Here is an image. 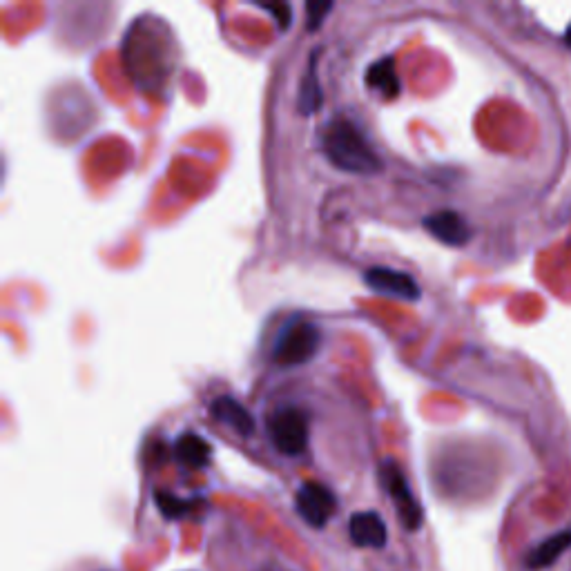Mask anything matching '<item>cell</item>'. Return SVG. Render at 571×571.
Wrapping results in <instances>:
<instances>
[{
	"label": "cell",
	"mask_w": 571,
	"mask_h": 571,
	"mask_svg": "<svg viewBox=\"0 0 571 571\" xmlns=\"http://www.w3.org/2000/svg\"><path fill=\"white\" fill-rule=\"evenodd\" d=\"M324 94H322V85L317 81V72H315V56L308 63L306 76L302 79V90H299V112L311 116L315 114L319 108H322Z\"/></svg>",
	"instance_id": "4fadbf2b"
},
{
	"label": "cell",
	"mask_w": 571,
	"mask_h": 571,
	"mask_svg": "<svg viewBox=\"0 0 571 571\" xmlns=\"http://www.w3.org/2000/svg\"><path fill=\"white\" fill-rule=\"evenodd\" d=\"M364 282L371 290H375V293L404 299V302H418L422 297V290L418 282H415V277L395 268L373 266L364 273Z\"/></svg>",
	"instance_id": "8992f818"
},
{
	"label": "cell",
	"mask_w": 571,
	"mask_h": 571,
	"mask_svg": "<svg viewBox=\"0 0 571 571\" xmlns=\"http://www.w3.org/2000/svg\"><path fill=\"white\" fill-rule=\"evenodd\" d=\"M322 148L328 161L337 170L351 174H375L382 170V159L377 157L371 141L344 116H335L322 132Z\"/></svg>",
	"instance_id": "6da1fadb"
},
{
	"label": "cell",
	"mask_w": 571,
	"mask_h": 571,
	"mask_svg": "<svg viewBox=\"0 0 571 571\" xmlns=\"http://www.w3.org/2000/svg\"><path fill=\"white\" fill-rule=\"evenodd\" d=\"M565 43H567V47H571V23L565 29Z\"/></svg>",
	"instance_id": "e0dca14e"
},
{
	"label": "cell",
	"mask_w": 571,
	"mask_h": 571,
	"mask_svg": "<svg viewBox=\"0 0 571 571\" xmlns=\"http://www.w3.org/2000/svg\"><path fill=\"white\" fill-rule=\"evenodd\" d=\"M322 344V333L313 322H290L273 346V360L279 366L311 362Z\"/></svg>",
	"instance_id": "7a4b0ae2"
},
{
	"label": "cell",
	"mask_w": 571,
	"mask_h": 571,
	"mask_svg": "<svg viewBox=\"0 0 571 571\" xmlns=\"http://www.w3.org/2000/svg\"><path fill=\"white\" fill-rule=\"evenodd\" d=\"M348 536L351 543L360 549H380L389 540V531H386V522L375 511H360L353 514L348 522Z\"/></svg>",
	"instance_id": "ba28073f"
},
{
	"label": "cell",
	"mask_w": 571,
	"mask_h": 571,
	"mask_svg": "<svg viewBox=\"0 0 571 571\" xmlns=\"http://www.w3.org/2000/svg\"><path fill=\"white\" fill-rule=\"evenodd\" d=\"M422 226L431 232V237H435L442 244H447L451 248H462L469 244L471 239V226L467 224L460 212L456 210H440L433 212V215L424 217Z\"/></svg>",
	"instance_id": "52a82bcc"
},
{
	"label": "cell",
	"mask_w": 571,
	"mask_h": 571,
	"mask_svg": "<svg viewBox=\"0 0 571 571\" xmlns=\"http://www.w3.org/2000/svg\"><path fill=\"white\" fill-rule=\"evenodd\" d=\"M295 509L315 529H324L337 509L335 493L322 482H304L295 496Z\"/></svg>",
	"instance_id": "5b68a950"
},
{
	"label": "cell",
	"mask_w": 571,
	"mask_h": 571,
	"mask_svg": "<svg viewBox=\"0 0 571 571\" xmlns=\"http://www.w3.org/2000/svg\"><path fill=\"white\" fill-rule=\"evenodd\" d=\"M154 502H157L159 511L168 520H179L199 505V500H183V498L172 496V493L168 491H154Z\"/></svg>",
	"instance_id": "5bb4252c"
},
{
	"label": "cell",
	"mask_w": 571,
	"mask_h": 571,
	"mask_svg": "<svg viewBox=\"0 0 571 571\" xmlns=\"http://www.w3.org/2000/svg\"><path fill=\"white\" fill-rule=\"evenodd\" d=\"M174 449H177V458L190 469H206L212 458L210 444L197 433H183Z\"/></svg>",
	"instance_id": "7c38bea8"
},
{
	"label": "cell",
	"mask_w": 571,
	"mask_h": 571,
	"mask_svg": "<svg viewBox=\"0 0 571 571\" xmlns=\"http://www.w3.org/2000/svg\"><path fill=\"white\" fill-rule=\"evenodd\" d=\"M257 5L275 14L277 23H279V29H288V27H290V14H293V9H290V5H286V3H282V5H275V3H257Z\"/></svg>",
	"instance_id": "2e32d148"
},
{
	"label": "cell",
	"mask_w": 571,
	"mask_h": 571,
	"mask_svg": "<svg viewBox=\"0 0 571 571\" xmlns=\"http://www.w3.org/2000/svg\"><path fill=\"white\" fill-rule=\"evenodd\" d=\"M569 547H571V531H560V534H554L551 538L543 540L538 547L529 551L527 567L534 571L551 567Z\"/></svg>",
	"instance_id": "8fae6325"
},
{
	"label": "cell",
	"mask_w": 571,
	"mask_h": 571,
	"mask_svg": "<svg viewBox=\"0 0 571 571\" xmlns=\"http://www.w3.org/2000/svg\"><path fill=\"white\" fill-rule=\"evenodd\" d=\"M366 85L375 90L377 94H382L384 99H395L400 94V79L398 72H395V58L384 56L380 61H375L364 76Z\"/></svg>",
	"instance_id": "30bf717a"
},
{
	"label": "cell",
	"mask_w": 571,
	"mask_h": 571,
	"mask_svg": "<svg viewBox=\"0 0 571 571\" xmlns=\"http://www.w3.org/2000/svg\"><path fill=\"white\" fill-rule=\"evenodd\" d=\"M380 478H382L386 493H389V498L393 500L395 509H398V518L404 525V529L418 531L422 527L424 514H422L420 502L413 496L409 482H406V476L400 469V464L393 460H386L380 469Z\"/></svg>",
	"instance_id": "277c9868"
},
{
	"label": "cell",
	"mask_w": 571,
	"mask_h": 571,
	"mask_svg": "<svg viewBox=\"0 0 571 571\" xmlns=\"http://www.w3.org/2000/svg\"><path fill=\"white\" fill-rule=\"evenodd\" d=\"M264 571H282V569H275V567H266Z\"/></svg>",
	"instance_id": "ac0fdd59"
},
{
	"label": "cell",
	"mask_w": 571,
	"mask_h": 571,
	"mask_svg": "<svg viewBox=\"0 0 571 571\" xmlns=\"http://www.w3.org/2000/svg\"><path fill=\"white\" fill-rule=\"evenodd\" d=\"M210 415L217 422L226 424V427L235 429L241 435H253L255 433V418L246 411V406L237 402L230 395H219L210 404Z\"/></svg>",
	"instance_id": "9c48e42d"
},
{
	"label": "cell",
	"mask_w": 571,
	"mask_h": 571,
	"mask_svg": "<svg viewBox=\"0 0 571 571\" xmlns=\"http://www.w3.org/2000/svg\"><path fill=\"white\" fill-rule=\"evenodd\" d=\"M268 433L275 449L284 456H302L308 447V418L297 406H286L268 418Z\"/></svg>",
	"instance_id": "3957f363"
},
{
	"label": "cell",
	"mask_w": 571,
	"mask_h": 571,
	"mask_svg": "<svg viewBox=\"0 0 571 571\" xmlns=\"http://www.w3.org/2000/svg\"><path fill=\"white\" fill-rule=\"evenodd\" d=\"M333 9V3H322V0H308L306 3V18H308V32H315L319 25L324 23L326 14Z\"/></svg>",
	"instance_id": "9a60e30c"
}]
</instances>
